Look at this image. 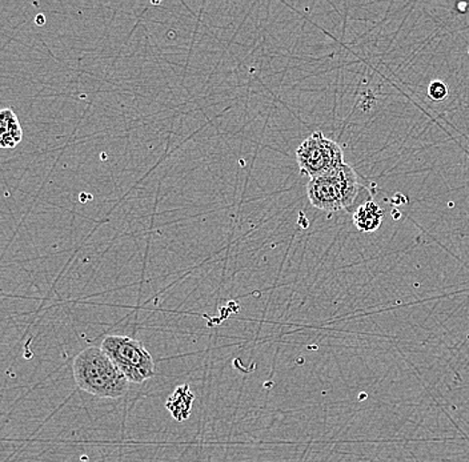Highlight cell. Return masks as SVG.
Wrapping results in <instances>:
<instances>
[{
	"instance_id": "cell-1",
	"label": "cell",
	"mask_w": 469,
	"mask_h": 462,
	"mask_svg": "<svg viewBox=\"0 0 469 462\" xmlns=\"http://www.w3.org/2000/svg\"><path fill=\"white\" fill-rule=\"evenodd\" d=\"M72 373L78 388L100 399H120L130 389L129 380L98 347L86 348L75 357Z\"/></svg>"
},
{
	"instance_id": "cell-2",
	"label": "cell",
	"mask_w": 469,
	"mask_h": 462,
	"mask_svg": "<svg viewBox=\"0 0 469 462\" xmlns=\"http://www.w3.org/2000/svg\"><path fill=\"white\" fill-rule=\"evenodd\" d=\"M361 185L359 176L351 165L344 163L340 167L312 177L307 184V196L309 203L320 211H349L360 194Z\"/></svg>"
},
{
	"instance_id": "cell-3",
	"label": "cell",
	"mask_w": 469,
	"mask_h": 462,
	"mask_svg": "<svg viewBox=\"0 0 469 462\" xmlns=\"http://www.w3.org/2000/svg\"><path fill=\"white\" fill-rule=\"evenodd\" d=\"M100 350L130 383H141L155 374V362L150 352L138 340L127 336H107Z\"/></svg>"
},
{
	"instance_id": "cell-4",
	"label": "cell",
	"mask_w": 469,
	"mask_h": 462,
	"mask_svg": "<svg viewBox=\"0 0 469 462\" xmlns=\"http://www.w3.org/2000/svg\"><path fill=\"white\" fill-rule=\"evenodd\" d=\"M295 156L300 173L309 179L323 175L344 164L340 145L332 139L326 138L320 131L304 139L302 144L297 148Z\"/></svg>"
},
{
	"instance_id": "cell-5",
	"label": "cell",
	"mask_w": 469,
	"mask_h": 462,
	"mask_svg": "<svg viewBox=\"0 0 469 462\" xmlns=\"http://www.w3.org/2000/svg\"><path fill=\"white\" fill-rule=\"evenodd\" d=\"M22 139L23 128L16 113L10 109L0 110V150H14Z\"/></svg>"
},
{
	"instance_id": "cell-6",
	"label": "cell",
	"mask_w": 469,
	"mask_h": 462,
	"mask_svg": "<svg viewBox=\"0 0 469 462\" xmlns=\"http://www.w3.org/2000/svg\"><path fill=\"white\" fill-rule=\"evenodd\" d=\"M384 211L375 202L363 203L353 212V224L363 234H372L380 228L383 223Z\"/></svg>"
},
{
	"instance_id": "cell-7",
	"label": "cell",
	"mask_w": 469,
	"mask_h": 462,
	"mask_svg": "<svg viewBox=\"0 0 469 462\" xmlns=\"http://www.w3.org/2000/svg\"><path fill=\"white\" fill-rule=\"evenodd\" d=\"M195 400L190 386L187 383L178 386L167 400L166 408L176 421H184L190 417L193 404Z\"/></svg>"
},
{
	"instance_id": "cell-8",
	"label": "cell",
	"mask_w": 469,
	"mask_h": 462,
	"mask_svg": "<svg viewBox=\"0 0 469 462\" xmlns=\"http://www.w3.org/2000/svg\"><path fill=\"white\" fill-rule=\"evenodd\" d=\"M428 96L435 101L445 100L448 96L447 84L442 80L433 81V83L430 84V87H428Z\"/></svg>"
}]
</instances>
